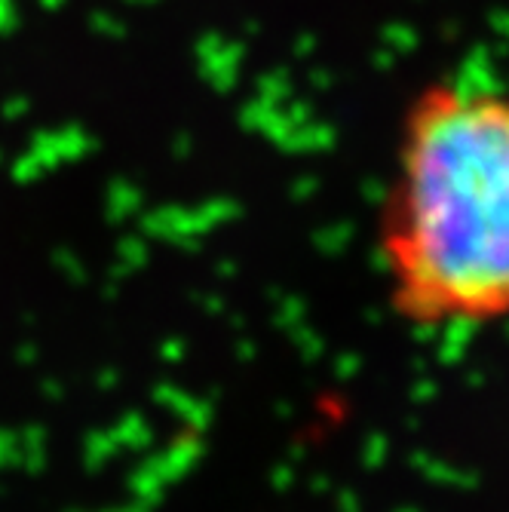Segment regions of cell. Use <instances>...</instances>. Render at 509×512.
<instances>
[{
	"label": "cell",
	"instance_id": "1",
	"mask_svg": "<svg viewBox=\"0 0 509 512\" xmlns=\"http://www.w3.org/2000/svg\"><path fill=\"white\" fill-rule=\"evenodd\" d=\"M378 255L387 304L411 329L509 319V92L439 80L408 102Z\"/></svg>",
	"mask_w": 509,
	"mask_h": 512
}]
</instances>
